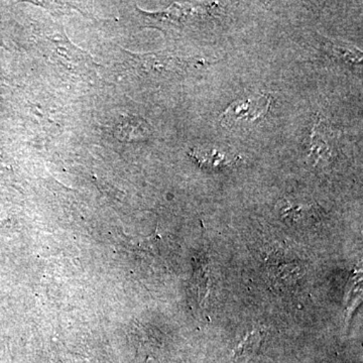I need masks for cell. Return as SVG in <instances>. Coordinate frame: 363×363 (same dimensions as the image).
<instances>
[{"mask_svg": "<svg viewBox=\"0 0 363 363\" xmlns=\"http://www.w3.org/2000/svg\"><path fill=\"white\" fill-rule=\"evenodd\" d=\"M131 58L140 73L152 75L180 74L190 70L191 67L197 69L210 64L207 60L177 58L168 54L133 55Z\"/></svg>", "mask_w": 363, "mask_h": 363, "instance_id": "obj_1", "label": "cell"}, {"mask_svg": "<svg viewBox=\"0 0 363 363\" xmlns=\"http://www.w3.org/2000/svg\"><path fill=\"white\" fill-rule=\"evenodd\" d=\"M116 133L117 138L124 142H138L147 140L152 133V128L140 117L128 116L117 124Z\"/></svg>", "mask_w": 363, "mask_h": 363, "instance_id": "obj_2", "label": "cell"}, {"mask_svg": "<svg viewBox=\"0 0 363 363\" xmlns=\"http://www.w3.org/2000/svg\"><path fill=\"white\" fill-rule=\"evenodd\" d=\"M266 105H269V100L264 99V98L235 102L223 114L222 121H223V123L227 124L236 123L238 121H252L248 113L252 109L259 108V107L266 106Z\"/></svg>", "mask_w": 363, "mask_h": 363, "instance_id": "obj_3", "label": "cell"}, {"mask_svg": "<svg viewBox=\"0 0 363 363\" xmlns=\"http://www.w3.org/2000/svg\"><path fill=\"white\" fill-rule=\"evenodd\" d=\"M331 51L334 52V55L337 56L338 58L347 62L350 64L362 63V54L359 50L355 48L343 47V45H331Z\"/></svg>", "mask_w": 363, "mask_h": 363, "instance_id": "obj_5", "label": "cell"}, {"mask_svg": "<svg viewBox=\"0 0 363 363\" xmlns=\"http://www.w3.org/2000/svg\"><path fill=\"white\" fill-rule=\"evenodd\" d=\"M191 156L197 160L199 164L206 167V168H219V167L227 166L233 162V159H229L228 156L217 152V150L196 152L195 154H191Z\"/></svg>", "mask_w": 363, "mask_h": 363, "instance_id": "obj_4", "label": "cell"}]
</instances>
